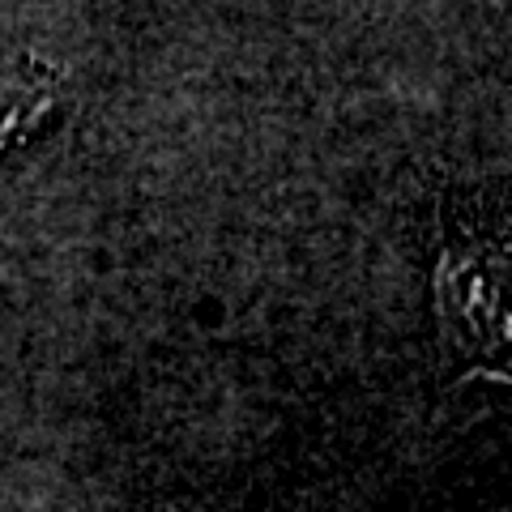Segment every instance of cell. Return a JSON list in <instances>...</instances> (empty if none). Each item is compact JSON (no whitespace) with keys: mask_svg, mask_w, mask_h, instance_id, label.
Masks as SVG:
<instances>
[{"mask_svg":"<svg viewBox=\"0 0 512 512\" xmlns=\"http://www.w3.org/2000/svg\"><path fill=\"white\" fill-rule=\"evenodd\" d=\"M56 111V77L35 60H0V150L18 146Z\"/></svg>","mask_w":512,"mask_h":512,"instance_id":"obj_2","label":"cell"},{"mask_svg":"<svg viewBox=\"0 0 512 512\" xmlns=\"http://www.w3.org/2000/svg\"><path fill=\"white\" fill-rule=\"evenodd\" d=\"M436 320L466 376L512 384V235H453L436 265Z\"/></svg>","mask_w":512,"mask_h":512,"instance_id":"obj_1","label":"cell"}]
</instances>
